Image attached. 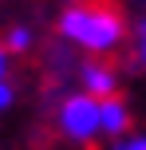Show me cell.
Returning <instances> with one entry per match:
<instances>
[{"label":"cell","instance_id":"9","mask_svg":"<svg viewBox=\"0 0 146 150\" xmlns=\"http://www.w3.org/2000/svg\"><path fill=\"white\" fill-rule=\"evenodd\" d=\"M4 71H8V44L0 40V79H4Z\"/></svg>","mask_w":146,"mask_h":150},{"label":"cell","instance_id":"4","mask_svg":"<svg viewBox=\"0 0 146 150\" xmlns=\"http://www.w3.org/2000/svg\"><path fill=\"white\" fill-rule=\"evenodd\" d=\"M126 127H130V111L118 95H107L103 99V134L107 138H123Z\"/></svg>","mask_w":146,"mask_h":150},{"label":"cell","instance_id":"5","mask_svg":"<svg viewBox=\"0 0 146 150\" xmlns=\"http://www.w3.org/2000/svg\"><path fill=\"white\" fill-rule=\"evenodd\" d=\"M4 44H8V52H28V47H32V32L28 28H8Z\"/></svg>","mask_w":146,"mask_h":150},{"label":"cell","instance_id":"1","mask_svg":"<svg viewBox=\"0 0 146 150\" xmlns=\"http://www.w3.org/2000/svg\"><path fill=\"white\" fill-rule=\"evenodd\" d=\"M123 32H126L123 16L111 4H103V0L71 4L67 12L59 16V36L71 40L75 47H83V52H91V55L115 52V47L123 44Z\"/></svg>","mask_w":146,"mask_h":150},{"label":"cell","instance_id":"7","mask_svg":"<svg viewBox=\"0 0 146 150\" xmlns=\"http://www.w3.org/2000/svg\"><path fill=\"white\" fill-rule=\"evenodd\" d=\"M123 150H146V134H134V138H126V142H118Z\"/></svg>","mask_w":146,"mask_h":150},{"label":"cell","instance_id":"2","mask_svg":"<svg viewBox=\"0 0 146 150\" xmlns=\"http://www.w3.org/2000/svg\"><path fill=\"white\" fill-rule=\"evenodd\" d=\"M59 134L71 142H91L103 134V99L91 91L67 95L59 103Z\"/></svg>","mask_w":146,"mask_h":150},{"label":"cell","instance_id":"3","mask_svg":"<svg viewBox=\"0 0 146 150\" xmlns=\"http://www.w3.org/2000/svg\"><path fill=\"white\" fill-rule=\"evenodd\" d=\"M79 79H83V91H91V95H99V99L115 95V87H118V79H115V67H107V63H99V59L83 63Z\"/></svg>","mask_w":146,"mask_h":150},{"label":"cell","instance_id":"6","mask_svg":"<svg viewBox=\"0 0 146 150\" xmlns=\"http://www.w3.org/2000/svg\"><path fill=\"white\" fill-rule=\"evenodd\" d=\"M12 87H8V79H0V111H8V107H12Z\"/></svg>","mask_w":146,"mask_h":150},{"label":"cell","instance_id":"8","mask_svg":"<svg viewBox=\"0 0 146 150\" xmlns=\"http://www.w3.org/2000/svg\"><path fill=\"white\" fill-rule=\"evenodd\" d=\"M138 59H142V67H146V20L138 24Z\"/></svg>","mask_w":146,"mask_h":150}]
</instances>
